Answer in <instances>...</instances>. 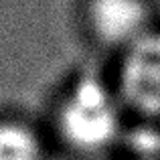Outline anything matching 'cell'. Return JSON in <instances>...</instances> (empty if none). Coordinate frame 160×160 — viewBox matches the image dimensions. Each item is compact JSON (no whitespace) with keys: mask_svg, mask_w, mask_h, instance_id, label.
I'll return each mask as SVG.
<instances>
[{"mask_svg":"<svg viewBox=\"0 0 160 160\" xmlns=\"http://www.w3.org/2000/svg\"><path fill=\"white\" fill-rule=\"evenodd\" d=\"M118 106L112 93L93 77H85L69 91L59 113L61 132L75 148L99 150L118 132Z\"/></svg>","mask_w":160,"mask_h":160,"instance_id":"6da1fadb","label":"cell"},{"mask_svg":"<svg viewBox=\"0 0 160 160\" xmlns=\"http://www.w3.org/2000/svg\"><path fill=\"white\" fill-rule=\"evenodd\" d=\"M89 22L103 43L126 49L148 35V10L142 0H91Z\"/></svg>","mask_w":160,"mask_h":160,"instance_id":"3957f363","label":"cell"},{"mask_svg":"<svg viewBox=\"0 0 160 160\" xmlns=\"http://www.w3.org/2000/svg\"><path fill=\"white\" fill-rule=\"evenodd\" d=\"M122 91L136 109L160 116V35H144L126 49Z\"/></svg>","mask_w":160,"mask_h":160,"instance_id":"7a4b0ae2","label":"cell"},{"mask_svg":"<svg viewBox=\"0 0 160 160\" xmlns=\"http://www.w3.org/2000/svg\"><path fill=\"white\" fill-rule=\"evenodd\" d=\"M41 144L20 124H0V160H41Z\"/></svg>","mask_w":160,"mask_h":160,"instance_id":"277c9868","label":"cell"}]
</instances>
